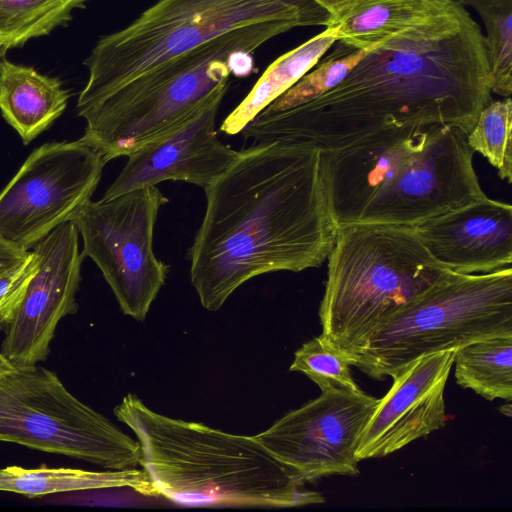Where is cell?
<instances>
[{
    "instance_id": "10",
    "label": "cell",
    "mask_w": 512,
    "mask_h": 512,
    "mask_svg": "<svg viewBox=\"0 0 512 512\" xmlns=\"http://www.w3.org/2000/svg\"><path fill=\"white\" fill-rule=\"evenodd\" d=\"M168 199L156 186L89 200L73 218L84 257L102 272L122 312L143 321L165 283L168 266L153 251L159 210Z\"/></svg>"
},
{
    "instance_id": "21",
    "label": "cell",
    "mask_w": 512,
    "mask_h": 512,
    "mask_svg": "<svg viewBox=\"0 0 512 512\" xmlns=\"http://www.w3.org/2000/svg\"><path fill=\"white\" fill-rule=\"evenodd\" d=\"M455 378L483 398L512 399V335L492 336L455 351Z\"/></svg>"
},
{
    "instance_id": "7",
    "label": "cell",
    "mask_w": 512,
    "mask_h": 512,
    "mask_svg": "<svg viewBox=\"0 0 512 512\" xmlns=\"http://www.w3.org/2000/svg\"><path fill=\"white\" fill-rule=\"evenodd\" d=\"M274 20L326 27L329 14L312 0H158L95 45L86 60L89 77L78 97V115L134 78L224 33Z\"/></svg>"
},
{
    "instance_id": "6",
    "label": "cell",
    "mask_w": 512,
    "mask_h": 512,
    "mask_svg": "<svg viewBox=\"0 0 512 512\" xmlns=\"http://www.w3.org/2000/svg\"><path fill=\"white\" fill-rule=\"evenodd\" d=\"M296 27L301 23L294 20L240 27L134 78L79 114L87 124L80 139L105 162L128 156L228 90L227 62L233 52L253 53Z\"/></svg>"
},
{
    "instance_id": "30",
    "label": "cell",
    "mask_w": 512,
    "mask_h": 512,
    "mask_svg": "<svg viewBox=\"0 0 512 512\" xmlns=\"http://www.w3.org/2000/svg\"><path fill=\"white\" fill-rule=\"evenodd\" d=\"M227 63L230 73L238 77H244L249 75L253 70L254 61L252 53L247 51H235L229 56Z\"/></svg>"
},
{
    "instance_id": "28",
    "label": "cell",
    "mask_w": 512,
    "mask_h": 512,
    "mask_svg": "<svg viewBox=\"0 0 512 512\" xmlns=\"http://www.w3.org/2000/svg\"><path fill=\"white\" fill-rule=\"evenodd\" d=\"M329 14L326 27L333 26L358 8L377 0H312Z\"/></svg>"
},
{
    "instance_id": "26",
    "label": "cell",
    "mask_w": 512,
    "mask_h": 512,
    "mask_svg": "<svg viewBox=\"0 0 512 512\" xmlns=\"http://www.w3.org/2000/svg\"><path fill=\"white\" fill-rule=\"evenodd\" d=\"M346 355L324 343L320 337L305 342L294 355L290 371L304 373L321 391L331 388L359 390Z\"/></svg>"
},
{
    "instance_id": "12",
    "label": "cell",
    "mask_w": 512,
    "mask_h": 512,
    "mask_svg": "<svg viewBox=\"0 0 512 512\" xmlns=\"http://www.w3.org/2000/svg\"><path fill=\"white\" fill-rule=\"evenodd\" d=\"M379 403L360 389L331 388L254 437L304 482L358 475L360 436Z\"/></svg>"
},
{
    "instance_id": "25",
    "label": "cell",
    "mask_w": 512,
    "mask_h": 512,
    "mask_svg": "<svg viewBox=\"0 0 512 512\" xmlns=\"http://www.w3.org/2000/svg\"><path fill=\"white\" fill-rule=\"evenodd\" d=\"M471 150L480 153L497 169L498 176L512 182V100L491 101L479 113L467 134Z\"/></svg>"
},
{
    "instance_id": "20",
    "label": "cell",
    "mask_w": 512,
    "mask_h": 512,
    "mask_svg": "<svg viewBox=\"0 0 512 512\" xmlns=\"http://www.w3.org/2000/svg\"><path fill=\"white\" fill-rule=\"evenodd\" d=\"M332 27L277 58L256 82L249 94L224 119L220 130L236 135L269 104L310 71L336 43Z\"/></svg>"
},
{
    "instance_id": "11",
    "label": "cell",
    "mask_w": 512,
    "mask_h": 512,
    "mask_svg": "<svg viewBox=\"0 0 512 512\" xmlns=\"http://www.w3.org/2000/svg\"><path fill=\"white\" fill-rule=\"evenodd\" d=\"M105 161L81 139L34 150L0 193V239L28 251L89 201Z\"/></svg>"
},
{
    "instance_id": "31",
    "label": "cell",
    "mask_w": 512,
    "mask_h": 512,
    "mask_svg": "<svg viewBox=\"0 0 512 512\" xmlns=\"http://www.w3.org/2000/svg\"><path fill=\"white\" fill-rule=\"evenodd\" d=\"M14 366L8 361L4 354L0 350V379L10 372Z\"/></svg>"
},
{
    "instance_id": "27",
    "label": "cell",
    "mask_w": 512,
    "mask_h": 512,
    "mask_svg": "<svg viewBox=\"0 0 512 512\" xmlns=\"http://www.w3.org/2000/svg\"><path fill=\"white\" fill-rule=\"evenodd\" d=\"M37 267V256L34 251L26 258L0 274V327L7 320Z\"/></svg>"
},
{
    "instance_id": "13",
    "label": "cell",
    "mask_w": 512,
    "mask_h": 512,
    "mask_svg": "<svg viewBox=\"0 0 512 512\" xmlns=\"http://www.w3.org/2000/svg\"><path fill=\"white\" fill-rule=\"evenodd\" d=\"M79 232L67 221L39 241L36 270L19 302L3 323L1 352L17 368L46 360L62 318L77 310L81 282Z\"/></svg>"
},
{
    "instance_id": "2",
    "label": "cell",
    "mask_w": 512,
    "mask_h": 512,
    "mask_svg": "<svg viewBox=\"0 0 512 512\" xmlns=\"http://www.w3.org/2000/svg\"><path fill=\"white\" fill-rule=\"evenodd\" d=\"M206 209L189 249L202 306L217 311L256 276L319 267L337 224L323 151L309 143H258L204 188Z\"/></svg>"
},
{
    "instance_id": "18",
    "label": "cell",
    "mask_w": 512,
    "mask_h": 512,
    "mask_svg": "<svg viewBox=\"0 0 512 512\" xmlns=\"http://www.w3.org/2000/svg\"><path fill=\"white\" fill-rule=\"evenodd\" d=\"M130 488L144 496L158 497L142 469L89 471L75 468H0V491L27 497H46L74 491Z\"/></svg>"
},
{
    "instance_id": "15",
    "label": "cell",
    "mask_w": 512,
    "mask_h": 512,
    "mask_svg": "<svg viewBox=\"0 0 512 512\" xmlns=\"http://www.w3.org/2000/svg\"><path fill=\"white\" fill-rule=\"evenodd\" d=\"M454 358L455 351L422 356L393 377L361 433L359 462L387 456L444 427V388Z\"/></svg>"
},
{
    "instance_id": "29",
    "label": "cell",
    "mask_w": 512,
    "mask_h": 512,
    "mask_svg": "<svg viewBox=\"0 0 512 512\" xmlns=\"http://www.w3.org/2000/svg\"><path fill=\"white\" fill-rule=\"evenodd\" d=\"M28 253L0 239V274L22 262Z\"/></svg>"
},
{
    "instance_id": "22",
    "label": "cell",
    "mask_w": 512,
    "mask_h": 512,
    "mask_svg": "<svg viewBox=\"0 0 512 512\" xmlns=\"http://www.w3.org/2000/svg\"><path fill=\"white\" fill-rule=\"evenodd\" d=\"M87 0H0V58L29 39L49 34Z\"/></svg>"
},
{
    "instance_id": "8",
    "label": "cell",
    "mask_w": 512,
    "mask_h": 512,
    "mask_svg": "<svg viewBox=\"0 0 512 512\" xmlns=\"http://www.w3.org/2000/svg\"><path fill=\"white\" fill-rule=\"evenodd\" d=\"M512 335V268L450 272L386 319L352 358L368 376L394 377L422 356Z\"/></svg>"
},
{
    "instance_id": "3",
    "label": "cell",
    "mask_w": 512,
    "mask_h": 512,
    "mask_svg": "<svg viewBox=\"0 0 512 512\" xmlns=\"http://www.w3.org/2000/svg\"><path fill=\"white\" fill-rule=\"evenodd\" d=\"M467 133L449 124H406L323 151L337 224L415 226L484 198Z\"/></svg>"
},
{
    "instance_id": "19",
    "label": "cell",
    "mask_w": 512,
    "mask_h": 512,
    "mask_svg": "<svg viewBox=\"0 0 512 512\" xmlns=\"http://www.w3.org/2000/svg\"><path fill=\"white\" fill-rule=\"evenodd\" d=\"M454 0H377L364 5L332 27L337 41L368 49L385 38L454 12Z\"/></svg>"
},
{
    "instance_id": "9",
    "label": "cell",
    "mask_w": 512,
    "mask_h": 512,
    "mask_svg": "<svg viewBox=\"0 0 512 512\" xmlns=\"http://www.w3.org/2000/svg\"><path fill=\"white\" fill-rule=\"evenodd\" d=\"M0 442L84 460L108 470L140 465L138 441L70 392L41 366L0 379Z\"/></svg>"
},
{
    "instance_id": "1",
    "label": "cell",
    "mask_w": 512,
    "mask_h": 512,
    "mask_svg": "<svg viewBox=\"0 0 512 512\" xmlns=\"http://www.w3.org/2000/svg\"><path fill=\"white\" fill-rule=\"evenodd\" d=\"M491 93L484 34L460 5L368 48L318 98L283 111L263 109L242 134L259 143H309L324 152L406 124H449L468 134Z\"/></svg>"
},
{
    "instance_id": "32",
    "label": "cell",
    "mask_w": 512,
    "mask_h": 512,
    "mask_svg": "<svg viewBox=\"0 0 512 512\" xmlns=\"http://www.w3.org/2000/svg\"><path fill=\"white\" fill-rule=\"evenodd\" d=\"M500 412L503 413L505 416L507 417H511L512 415V406L510 404V401H508V403L506 405H502L500 408H499Z\"/></svg>"
},
{
    "instance_id": "14",
    "label": "cell",
    "mask_w": 512,
    "mask_h": 512,
    "mask_svg": "<svg viewBox=\"0 0 512 512\" xmlns=\"http://www.w3.org/2000/svg\"><path fill=\"white\" fill-rule=\"evenodd\" d=\"M227 90L220 91L170 132L129 154L101 199L163 181L206 188L238 158L239 151L218 140L216 115Z\"/></svg>"
},
{
    "instance_id": "17",
    "label": "cell",
    "mask_w": 512,
    "mask_h": 512,
    "mask_svg": "<svg viewBox=\"0 0 512 512\" xmlns=\"http://www.w3.org/2000/svg\"><path fill=\"white\" fill-rule=\"evenodd\" d=\"M69 93L57 78L32 67L0 61V110L4 119L28 144L65 110Z\"/></svg>"
},
{
    "instance_id": "23",
    "label": "cell",
    "mask_w": 512,
    "mask_h": 512,
    "mask_svg": "<svg viewBox=\"0 0 512 512\" xmlns=\"http://www.w3.org/2000/svg\"><path fill=\"white\" fill-rule=\"evenodd\" d=\"M470 6L486 29L485 44L491 71V92L512 94V0H454Z\"/></svg>"
},
{
    "instance_id": "5",
    "label": "cell",
    "mask_w": 512,
    "mask_h": 512,
    "mask_svg": "<svg viewBox=\"0 0 512 512\" xmlns=\"http://www.w3.org/2000/svg\"><path fill=\"white\" fill-rule=\"evenodd\" d=\"M327 260L319 337L350 364L386 319L451 272L401 224L339 225Z\"/></svg>"
},
{
    "instance_id": "16",
    "label": "cell",
    "mask_w": 512,
    "mask_h": 512,
    "mask_svg": "<svg viewBox=\"0 0 512 512\" xmlns=\"http://www.w3.org/2000/svg\"><path fill=\"white\" fill-rule=\"evenodd\" d=\"M430 255L457 274H484L512 263V207L485 196L413 226Z\"/></svg>"
},
{
    "instance_id": "4",
    "label": "cell",
    "mask_w": 512,
    "mask_h": 512,
    "mask_svg": "<svg viewBox=\"0 0 512 512\" xmlns=\"http://www.w3.org/2000/svg\"><path fill=\"white\" fill-rule=\"evenodd\" d=\"M140 445L157 496L188 507L289 508L324 503L254 436L174 419L126 395L114 408Z\"/></svg>"
},
{
    "instance_id": "24",
    "label": "cell",
    "mask_w": 512,
    "mask_h": 512,
    "mask_svg": "<svg viewBox=\"0 0 512 512\" xmlns=\"http://www.w3.org/2000/svg\"><path fill=\"white\" fill-rule=\"evenodd\" d=\"M367 51L336 41L335 48L318 61L315 69L308 71L265 109L271 112L283 111L318 98L338 85Z\"/></svg>"
}]
</instances>
